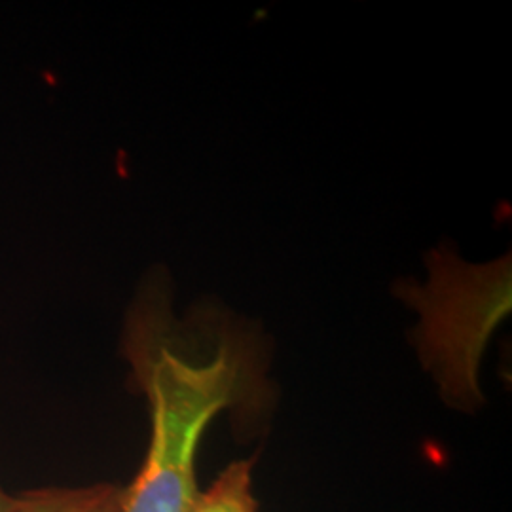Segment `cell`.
<instances>
[{"label": "cell", "instance_id": "cell-1", "mask_svg": "<svg viewBox=\"0 0 512 512\" xmlns=\"http://www.w3.org/2000/svg\"><path fill=\"white\" fill-rule=\"evenodd\" d=\"M194 334L179 330L167 296L152 291L131 311L126 353L150 406L147 458L124 488L122 512H190L196 456L224 410L260 406L268 387L255 330L217 304L196 311Z\"/></svg>", "mask_w": 512, "mask_h": 512}, {"label": "cell", "instance_id": "cell-2", "mask_svg": "<svg viewBox=\"0 0 512 512\" xmlns=\"http://www.w3.org/2000/svg\"><path fill=\"white\" fill-rule=\"evenodd\" d=\"M427 283L399 281L397 298L420 313L414 346L444 403L475 412L484 403L478 370L495 329L511 315V255L467 264L452 249L427 256Z\"/></svg>", "mask_w": 512, "mask_h": 512}, {"label": "cell", "instance_id": "cell-3", "mask_svg": "<svg viewBox=\"0 0 512 512\" xmlns=\"http://www.w3.org/2000/svg\"><path fill=\"white\" fill-rule=\"evenodd\" d=\"M124 488L101 482L84 488H42L14 495L8 512H122Z\"/></svg>", "mask_w": 512, "mask_h": 512}, {"label": "cell", "instance_id": "cell-4", "mask_svg": "<svg viewBox=\"0 0 512 512\" xmlns=\"http://www.w3.org/2000/svg\"><path fill=\"white\" fill-rule=\"evenodd\" d=\"M255 459L228 463L211 486L198 492L190 512H260L253 492Z\"/></svg>", "mask_w": 512, "mask_h": 512}, {"label": "cell", "instance_id": "cell-5", "mask_svg": "<svg viewBox=\"0 0 512 512\" xmlns=\"http://www.w3.org/2000/svg\"><path fill=\"white\" fill-rule=\"evenodd\" d=\"M12 499H14V495L6 494V492L0 488V512L10 511Z\"/></svg>", "mask_w": 512, "mask_h": 512}]
</instances>
